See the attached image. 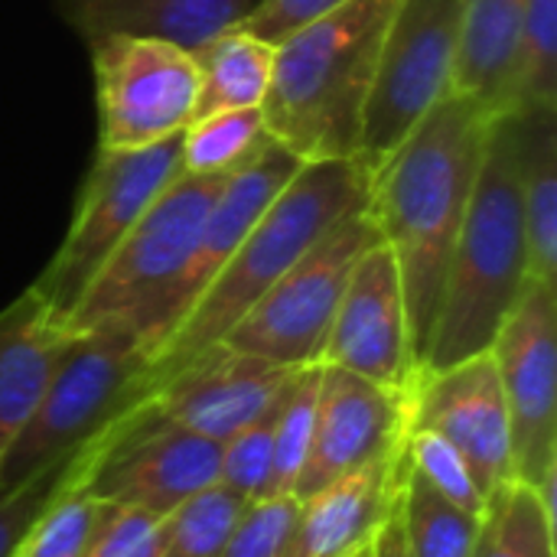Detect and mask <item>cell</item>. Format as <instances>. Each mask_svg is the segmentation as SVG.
<instances>
[{
  "label": "cell",
  "instance_id": "cell-28",
  "mask_svg": "<svg viewBox=\"0 0 557 557\" xmlns=\"http://www.w3.org/2000/svg\"><path fill=\"white\" fill-rule=\"evenodd\" d=\"M320 366L294 369L277 398L274 447H271V483L268 496H294L300 473L313 444V414H317Z\"/></svg>",
  "mask_w": 557,
  "mask_h": 557
},
{
  "label": "cell",
  "instance_id": "cell-36",
  "mask_svg": "<svg viewBox=\"0 0 557 557\" xmlns=\"http://www.w3.org/2000/svg\"><path fill=\"white\" fill-rule=\"evenodd\" d=\"M339 3H346V0H261L258 10L242 26L268 42H281L297 26L310 23L313 16H320Z\"/></svg>",
  "mask_w": 557,
  "mask_h": 557
},
{
  "label": "cell",
  "instance_id": "cell-6",
  "mask_svg": "<svg viewBox=\"0 0 557 557\" xmlns=\"http://www.w3.org/2000/svg\"><path fill=\"white\" fill-rule=\"evenodd\" d=\"M225 176L228 173H176L170 186L153 199V206L140 215V222L127 232V238L114 248L104 268L95 274L65 330L85 333L98 326H114L131 333L147 352L157 307L180 277L196 245L199 225L212 199L219 196Z\"/></svg>",
  "mask_w": 557,
  "mask_h": 557
},
{
  "label": "cell",
  "instance_id": "cell-4",
  "mask_svg": "<svg viewBox=\"0 0 557 557\" xmlns=\"http://www.w3.org/2000/svg\"><path fill=\"white\" fill-rule=\"evenodd\" d=\"M369 183L372 173L356 157L300 163V170L268 202L235 255L176 326V333L163 343L150 362L144 392L196 352L222 343L317 238L369 202Z\"/></svg>",
  "mask_w": 557,
  "mask_h": 557
},
{
  "label": "cell",
  "instance_id": "cell-26",
  "mask_svg": "<svg viewBox=\"0 0 557 557\" xmlns=\"http://www.w3.org/2000/svg\"><path fill=\"white\" fill-rule=\"evenodd\" d=\"M539 108H557V0H529L499 101V114Z\"/></svg>",
  "mask_w": 557,
  "mask_h": 557
},
{
  "label": "cell",
  "instance_id": "cell-20",
  "mask_svg": "<svg viewBox=\"0 0 557 557\" xmlns=\"http://www.w3.org/2000/svg\"><path fill=\"white\" fill-rule=\"evenodd\" d=\"M69 336L29 287L0 310V457L33 418Z\"/></svg>",
  "mask_w": 557,
  "mask_h": 557
},
{
  "label": "cell",
  "instance_id": "cell-27",
  "mask_svg": "<svg viewBox=\"0 0 557 557\" xmlns=\"http://www.w3.org/2000/svg\"><path fill=\"white\" fill-rule=\"evenodd\" d=\"M268 127L261 108L215 111L189 121L180 134V173L222 176L238 170L268 144Z\"/></svg>",
  "mask_w": 557,
  "mask_h": 557
},
{
  "label": "cell",
  "instance_id": "cell-18",
  "mask_svg": "<svg viewBox=\"0 0 557 557\" xmlns=\"http://www.w3.org/2000/svg\"><path fill=\"white\" fill-rule=\"evenodd\" d=\"M405 473V447L349 473L320 493L300 499L297 522L287 535L281 557H359L366 555L395 509Z\"/></svg>",
  "mask_w": 557,
  "mask_h": 557
},
{
  "label": "cell",
  "instance_id": "cell-31",
  "mask_svg": "<svg viewBox=\"0 0 557 557\" xmlns=\"http://www.w3.org/2000/svg\"><path fill=\"white\" fill-rule=\"evenodd\" d=\"M91 444H82L78 450L39 467L36 473H29L26 480L13 483V486H0V557H13L20 542L26 539V532L33 529V522L42 516V509L69 486L75 483V476L82 473Z\"/></svg>",
  "mask_w": 557,
  "mask_h": 557
},
{
  "label": "cell",
  "instance_id": "cell-21",
  "mask_svg": "<svg viewBox=\"0 0 557 557\" xmlns=\"http://www.w3.org/2000/svg\"><path fill=\"white\" fill-rule=\"evenodd\" d=\"M512 117L529 277L557 284V108L522 111Z\"/></svg>",
  "mask_w": 557,
  "mask_h": 557
},
{
  "label": "cell",
  "instance_id": "cell-10",
  "mask_svg": "<svg viewBox=\"0 0 557 557\" xmlns=\"http://www.w3.org/2000/svg\"><path fill=\"white\" fill-rule=\"evenodd\" d=\"M467 0H398L366 104L359 157L372 173L450 91Z\"/></svg>",
  "mask_w": 557,
  "mask_h": 557
},
{
  "label": "cell",
  "instance_id": "cell-1",
  "mask_svg": "<svg viewBox=\"0 0 557 557\" xmlns=\"http://www.w3.org/2000/svg\"><path fill=\"white\" fill-rule=\"evenodd\" d=\"M490 117L476 98L447 91L372 170L369 215L401 274L418 369L431 346Z\"/></svg>",
  "mask_w": 557,
  "mask_h": 557
},
{
  "label": "cell",
  "instance_id": "cell-13",
  "mask_svg": "<svg viewBox=\"0 0 557 557\" xmlns=\"http://www.w3.org/2000/svg\"><path fill=\"white\" fill-rule=\"evenodd\" d=\"M320 366L346 369L405 395H411L421 379L401 274L382 238L349 274Z\"/></svg>",
  "mask_w": 557,
  "mask_h": 557
},
{
  "label": "cell",
  "instance_id": "cell-14",
  "mask_svg": "<svg viewBox=\"0 0 557 557\" xmlns=\"http://www.w3.org/2000/svg\"><path fill=\"white\" fill-rule=\"evenodd\" d=\"M408 428L411 395L320 366L313 444L294 496L307 499L349 473L395 457L408 441Z\"/></svg>",
  "mask_w": 557,
  "mask_h": 557
},
{
  "label": "cell",
  "instance_id": "cell-34",
  "mask_svg": "<svg viewBox=\"0 0 557 557\" xmlns=\"http://www.w3.org/2000/svg\"><path fill=\"white\" fill-rule=\"evenodd\" d=\"M297 496H261L248 503L222 548V557H281L297 522Z\"/></svg>",
  "mask_w": 557,
  "mask_h": 557
},
{
  "label": "cell",
  "instance_id": "cell-7",
  "mask_svg": "<svg viewBox=\"0 0 557 557\" xmlns=\"http://www.w3.org/2000/svg\"><path fill=\"white\" fill-rule=\"evenodd\" d=\"M176 173L180 137L140 150H98L62 245L29 284L59 323H69L95 274Z\"/></svg>",
  "mask_w": 557,
  "mask_h": 557
},
{
  "label": "cell",
  "instance_id": "cell-11",
  "mask_svg": "<svg viewBox=\"0 0 557 557\" xmlns=\"http://www.w3.org/2000/svg\"><path fill=\"white\" fill-rule=\"evenodd\" d=\"M490 356L503 385L512 480L555 509L557 483V284L529 277L506 313Z\"/></svg>",
  "mask_w": 557,
  "mask_h": 557
},
{
  "label": "cell",
  "instance_id": "cell-16",
  "mask_svg": "<svg viewBox=\"0 0 557 557\" xmlns=\"http://www.w3.org/2000/svg\"><path fill=\"white\" fill-rule=\"evenodd\" d=\"M411 428L441 434L470 467L483 499L512 480V434L490 352L424 372L411 392Z\"/></svg>",
  "mask_w": 557,
  "mask_h": 557
},
{
  "label": "cell",
  "instance_id": "cell-29",
  "mask_svg": "<svg viewBox=\"0 0 557 557\" xmlns=\"http://www.w3.org/2000/svg\"><path fill=\"white\" fill-rule=\"evenodd\" d=\"M248 503L222 483L180 503L160 519V557H222V548Z\"/></svg>",
  "mask_w": 557,
  "mask_h": 557
},
{
  "label": "cell",
  "instance_id": "cell-3",
  "mask_svg": "<svg viewBox=\"0 0 557 557\" xmlns=\"http://www.w3.org/2000/svg\"><path fill=\"white\" fill-rule=\"evenodd\" d=\"M525 281L529 248L519 196L516 117L493 114L421 375L490 352Z\"/></svg>",
  "mask_w": 557,
  "mask_h": 557
},
{
  "label": "cell",
  "instance_id": "cell-2",
  "mask_svg": "<svg viewBox=\"0 0 557 557\" xmlns=\"http://www.w3.org/2000/svg\"><path fill=\"white\" fill-rule=\"evenodd\" d=\"M395 3L346 0L274 42V72L261 101L271 140L304 163L359 157Z\"/></svg>",
  "mask_w": 557,
  "mask_h": 557
},
{
  "label": "cell",
  "instance_id": "cell-24",
  "mask_svg": "<svg viewBox=\"0 0 557 557\" xmlns=\"http://www.w3.org/2000/svg\"><path fill=\"white\" fill-rule=\"evenodd\" d=\"M470 557H557L555 509L532 486L506 480L486 499Z\"/></svg>",
  "mask_w": 557,
  "mask_h": 557
},
{
  "label": "cell",
  "instance_id": "cell-33",
  "mask_svg": "<svg viewBox=\"0 0 557 557\" xmlns=\"http://www.w3.org/2000/svg\"><path fill=\"white\" fill-rule=\"evenodd\" d=\"M408 463L454 506H460L470 516H483L486 499L467 467V460L434 431H418L408 428V444H405Z\"/></svg>",
  "mask_w": 557,
  "mask_h": 557
},
{
  "label": "cell",
  "instance_id": "cell-5",
  "mask_svg": "<svg viewBox=\"0 0 557 557\" xmlns=\"http://www.w3.org/2000/svg\"><path fill=\"white\" fill-rule=\"evenodd\" d=\"M147 372L150 359L131 333L114 326L72 333L33 418L0 457V486H13L88 444L144 398Z\"/></svg>",
  "mask_w": 557,
  "mask_h": 557
},
{
  "label": "cell",
  "instance_id": "cell-19",
  "mask_svg": "<svg viewBox=\"0 0 557 557\" xmlns=\"http://www.w3.org/2000/svg\"><path fill=\"white\" fill-rule=\"evenodd\" d=\"M258 3L261 0H59V13L85 42L124 33L196 52L219 33L242 26Z\"/></svg>",
  "mask_w": 557,
  "mask_h": 557
},
{
  "label": "cell",
  "instance_id": "cell-22",
  "mask_svg": "<svg viewBox=\"0 0 557 557\" xmlns=\"http://www.w3.org/2000/svg\"><path fill=\"white\" fill-rule=\"evenodd\" d=\"M525 7L529 0H467L463 39L450 91L476 98L490 114H499Z\"/></svg>",
  "mask_w": 557,
  "mask_h": 557
},
{
  "label": "cell",
  "instance_id": "cell-9",
  "mask_svg": "<svg viewBox=\"0 0 557 557\" xmlns=\"http://www.w3.org/2000/svg\"><path fill=\"white\" fill-rule=\"evenodd\" d=\"M222 444H212L153 408L150 398L127 405L95 434L78 486L121 509H144L157 519L219 483Z\"/></svg>",
  "mask_w": 557,
  "mask_h": 557
},
{
  "label": "cell",
  "instance_id": "cell-8",
  "mask_svg": "<svg viewBox=\"0 0 557 557\" xmlns=\"http://www.w3.org/2000/svg\"><path fill=\"white\" fill-rule=\"evenodd\" d=\"M379 238L366 202L317 238L222 343L281 369L320 366L349 274Z\"/></svg>",
  "mask_w": 557,
  "mask_h": 557
},
{
  "label": "cell",
  "instance_id": "cell-12",
  "mask_svg": "<svg viewBox=\"0 0 557 557\" xmlns=\"http://www.w3.org/2000/svg\"><path fill=\"white\" fill-rule=\"evenodd\" d=\"M98 95V150H140L180 137L196 117L193 52L150 36L88 42Z\"/></svg>",
  "mask_w": 557,
  "mask_h": 557
},
{
  "label": "cell",
  "instance_id": "cell-15",
  "mask_svg": "<svg viewBox=\"0 0 557 557\" xmlns=\"http://www.w3.org/2000/svg\"><path fill=\"white\" fill-rule=\"evenodd\" d=\"M300 163L304 160H297L290 150H284L277 140L268 137V144L251 160H245L238 170H232L225 176L219 196L212 199V206L199 225L196 245H193L180 277L173 281L163 304L157 307L150 339H147L150 362L157 359L163 343L176 333V326L186 320V313L196 307V300L206 294V287L215 281V274L225 268V261L235 255L242 238L251 232L258 215L268 209V202L300 170Z\"/></svg>",
  "mask_w": 557,
  "mask_h": 557
},
{
  "label": "cell",
  "instance_id": "cell-32",
  "mask_svg": "<svg viewBox=\"0 0 557 557\" xmlns=\"http://www.w3.org/2000/svg\"><path fill=\"white\" fill-rule=\"evenodd\" d=\"M287 385V382H284ZM281 398V392H277ZM277 398L248 421L238 434H232L222 444V463H219V483L242 496L245 503H255L268 496L271 483V447H274V421H277Z\"/></svg>",
  "mask_w": 557,
  "mask_h": 557
},
{
  "label": "cell",
  "instance_id": "cell-35",
  "mask_svg": "<svg viewBox=\"0 0 557 557\" xmlns=\"http://www.w3.org/2000/svg\"><path fill=\"white\" fill-rule=\"evenodd\" d=\"M85 557H160V519L114 506Z\"/></svg>",
  "mask_w": 557,
  "mask_h": 557
},
{
  "label": "cell",
  "instance_id": "cell-38",
  "mask_svg": "<svg viewBox=\"0 0 557 557\" xmlns=\"http://www.w3.org/2000/svg\"><path fill=\"white\" fill-rule=\"evenodd\" d=\"M359 557H369V552H366V555H359Z\"/></svg>",
  "mask_w": 557,
  "mask_h": 557
},
{
  "label": "cell",
  "instance_id": "cell-17",
  "mask_svg": "<svg viewBox=\"0 0 557 557\" xmlns=\"http://www.w3.org/2000/svg\"><path fill=\"white\" fill-rule=\"evenodd\" d=\"M290 372L294 369L238 352L228 343H215L147 385L144 398L180 428L225 444L277 398Z\"/></svg>",
  "mask_w": 557,
  "mask_h": 557
},
{
  "label": "cell",
  "instance_id": "cell-25",
  "mask_svg": "<svg viewBox=\"0 0 557 557\" xmlns=\"http://www.w3.org/2000/svg\"><path fill=\"white\" fill-rule=\"evenodd\" d=\"M398 519L408 557H470L480 532V516H470L447 496H441L408 463V454L398 486Z\"/></svg>",
  "mask_w": 557,
  "mask_h": 557
},
{
  "label": "cell",
  "instance_id": "cell-30",
  "mask_svg": "<svg viewBox=\"0 0 557 557\" xmlns=\"http://www.w3.org/2000/svg\"><path fill=\"white\" fill-rule=\"evenodd\" d=\"M95 447V444H91ZM91 457V454H88ZM88 463V460H85ZM85 470V467H82ZM82 476V473H78ZM69 483L46 509L42 516L33 522V529L26 532V539L20 542L13 557H85L95 535L101 532V525L108 522L111 509L108 503L88 496L82 486Z\"/></svg>",
  "mask_w": 557,
  "mask_h": 557
},
{
  "label": "cell",
  "instance_id": "cell-23",
  "mask_svg": "<svg viewBox=\"0 0 557 557\" xmlns=\"http://www.w3.org/2000/svg\"><path fill=\"white\" fill-rule=\"evenodd\" d=\"M193 59L199 69L196 117L235 108H261L274 72V42L245 26H232L199 46Z\"/></svg>",
  "mask_w": 557,
  "mask_h": 557
},
{
  "label": "cell",
  "instance_id": "cell-37",
  "mask_svg": "<svg viewBox=\"0 0 557 557\" xmlns=\"http://www.w3.org/2000/svg\"><path fill=\"white\" fill-rule=\"evenodd\" d=\"M369 557H408V548H405V532H401V519H398V499H395V509L388 512L385 525L379 529L372 548H369Z\"/></svg>",
  "mask_w": 557,
  "mask_h": 557
}]
</instances>
